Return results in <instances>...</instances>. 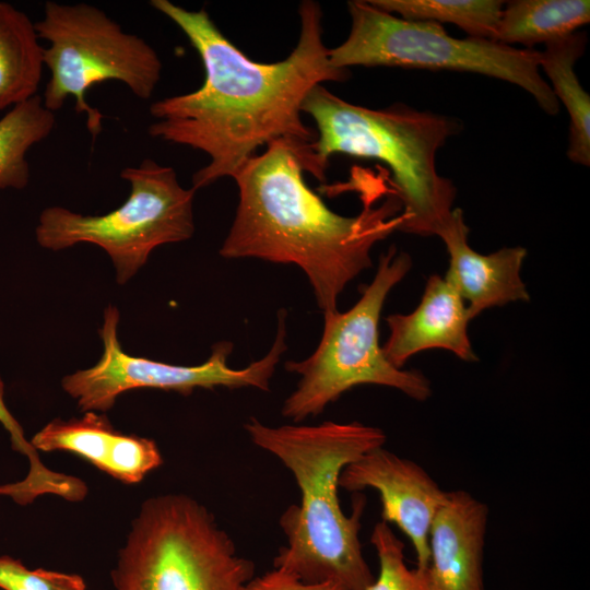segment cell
Here are the masks:
<instances>
[{"label":"cell","instance_id":"484cf974","mask_svg":"<svg viewBox=\"0 0 590 590\" xmlns=\"http://www.w3.org/2000/svg\"><path fill=\"white\" fill-rule=\"evenodd\" d=\"M70 590H86V587H83V588H74V589H70Z\"/></svg>","mask_w":590,"mask_h":590},{"label":"cell","instance_id":"44dd1931","mask_svg":"<svg viewBox=\"0 0 590 590\" xmlns=\"http://www.w3.org/2000/svg\"><path fill=\"white\" fill-rule=\"evenodd\" d=\"M370 542L379 560V574L363 590H436L427 569L410 568L405 563L404 544L389 523L377 522Z\"/></svg>","mask_w":590,"mask_h":590},{"label":"cell","instance_id":"52a82bcc","mask_svg":"<svg viewBox=\"0 0 590 590\" xmlns=\"http://www.w3.org/2000/svg\"><path fill=\"white\" fill-rule=\"evenodd\" d=\"M347 8L352 22L350 34L342 44L329 49V60L337 68L472 72L521 87L548 115L559 110L558 101L540 73L539 50L470 36L456 38L438 23L398 17L370 1H349Z\"/></svg>","mask_w":590,"mask_h":590},{"label":"cell","instance_id":"d4e9b609","mask_svg":"<svg viewBox=\"0 0 590 590\" xmlns=\"http://www.w3.org/2000/svg\"><path fill=\"white\" fill-rule=\"evenodd\" d=\"M245 590H344L332 581L305 582L296 576L274 568L261 576L253 577Z\"/></svg>","mask_w":590,"mask_h":590},{"label":"cell","instance_id":"5bb4252c","mask_svg":"<svg viewBox=\"0 0 590 590\" xmlns=\"http://www.w3.org/2000/svg\"><path fill=\"white\" fill-rule=\"evenodd\" d=\"M486 504L465 491L448 492L429 530V566L436 590H484Z\"/></svg>","mask_w":590,"mask_h":590},{"label":"cell","instance_id":"cb8c5ba5","mask_svg":"<svg viewBox=\"0 0 590 590\" xmlns=\"http://www.w3.org/2000/svg\"><path fill=\"white\" fill-rule=\"evenodd\" d=\"M0 423L10 435L12 448L27 457L30 470L24 484L33 489L51 486L57 480V472L47 469L40 461L37 451L25 438L22 426L8 410L4 402V384L0 377Z\"/></svg>","mask_w":590,"mask_h":590},{"label":"cell","instance_id":"d6986e66","mask_svg":"<svg viewBox=\"0 0 590 590\" xmlns=\"http://www.w3.org/2000/svg\"><path fill=\"white\" fill-rule=\"evenodd\" d=\"M375 7L411 21L455 24L470 37L495 40L504 1L369 0Z\"/></svg>","mask_w":590,"mask_h":590},{"label":"cell","instance_id":"8992f818","mask_svg":"<svg viewBox=\"0 0 590 590\" xmlns=\"http://www.w3.org/2000/svg\"><path fill=\"white\" fill-rule=\"evenodd\" d=\"M412 259L392 246L380 256L373 281L346 311L323 314V331L316 350L303 361H288L285 369L297 374L295 390L284 400V417L299 423L323 412L344 392L359 385L394 388L425 401L429 380L418 370L391 365L379 344L378 324L390 291L406 275Z\"/></svg>","mask_w":590,"mask_h":590},{"label":"cell","instance_id":"5b68a950","mask_svg":"<svg viewBox=\"0 0 590 590\" xmlns=\"http://www.w3.org/2000/svg\"><path fill=\"white\" fill-rule=\"evenodd\" d=\"M253 577L214 516L182 494L143 503L111 571L113 590H245Z\"/></svg>","mask_w":590,"mask_h":590},{"label":"cell","instance_id":"7a4b0ae2","mask_svg":"<svg viewBox=\"0 0 590 590\" xmlns=\"http://www.w3.org/2000/svg\"><path fill=\"white\" fill-rule=\"evenodd\" d=\"M304 172L318 176L310 144L276 140L250 157L232 177L239 201L220 255L297 266L326 314L371 266L373 247L399 231L402 206L386 172L358 187L361 212L343 216L307 186Z\"/></svg>","mask_w":590,"mask_h":590},{"label":"cell","instance_id":"ba28073f","mask_svg":"<svg viewBox=\"0 0 590 590\" xmlns=\"http://www.w3.org/2000/svg\"><path fill=\"white\" fill-rule=\"evenodd\" d=\"M35 28L49 43L44 48V64L50 71L44 106L55 113L74 97V109L86 114L93 140L102 131L104 116L87 103L92 86L115 80L137 97L149 99L161 80L163 64L156 50L95 5L47 1Z\"/></svg>","mask_w":590,"mask_h":590},{"label":"cell","instance_id":"7c38bea8","mask_svg":"<svg viewBox=\"0 0 590 590\" xmlns=\"http://www.w3.org/2000/svg\"><path fill=\"white\" fill-rule=\"evenodd\" d=\"M468 234L463 212L455 208L438 236L449 255L444 278L465 302L471 318L492 307L528 302L529 293L520 276L526 248L505 247L482 255L469 246Z\"/></svg>","mask_w":590,"mask_h":590},{"label":"cell","instance_id":"30bf717a","mask_svg":"<svg viewBox=\"0 0 590 590\" xmlns=\"http://www.w3.org/2000/svg\"><path fill=\"white\" fill-rule=\"evenodd\" d=\"M278 319L276 335L270 351L244 368L229 367L233 344L226 341L216 343L204 363L182 366L123 352L117 334L119 311L108 305L99 329L104 345L102 357L93 367L67 375L61 385L84 412L108 411L121 393L140 388L175 391L184 396L198 388L212 390L219 387L269 391L276 365L287 349L286 311L281 310Z\"/></svg>","mask_w":590,"mask_h":590},{"label":"cell","instance_id":"3957f363","mask_svg":"<svg viewBox=\"0 0 590 590\" xmlns=\"http://www.w3.org/2000/svg\"><path fill=\"white\" fill-rule=\"evenodd\" d=\"M244 428L253 445L292 472L300 491V503L280 517L287 544L279 550L273 567L305 582L332 581L344 590L369 586L375 577L359 542L365 498L355 496L353 512L346 516L339 500V477L347 464L382 447L386 434L359 422L269 426L255 417Z\"/></svg>","mask_w":590,"mask_h":590},{"label":"cell","instance_id":"4fadbf2b","mask_svg":"<svg viewBox=\"0 0 590 590\" xmlns=\"http://www.w3.org/2000/svg\"><path fill=\"white\" fill-rule=\"evenodd\" d=\"M472 320L468 306L455 287L442 276L427 280L422 299L410 314H393L386 318L389 337L382 346L388 362L402 368L418 352L442 349L462 361L475 362L468 335Z\"/></svg>","mask_w":590,"mask_h":590},{"label":"cell","instance_id":"277c9868","mask_svg":"<svg viewBox=\"0 0 590 590\" xmlns=\"http://www.w3.org/2000/svg\"><path fill=\"white\" fill-rule=\"evenodd\" d=\"M302 110L316 123L310 148L323 175L335 154L382 162L402 206L399 232L439 235L451 217L457 191L438 174L437 153L461 130L457 119L404 104L381 109L354 105L322 84L309 92Z\"/></svg>","mask_w":590,"mask_h":590},{"label":"cell","instance_id":"ac0fdd59","mask_svg":"<svg viewBox=\"0 0 590 590\" xmlns=\"http://www.w3.org/2000/svg\"><path fill=\"white\" fill-rule=\"evenodd\" d=\"M55 123V113L44 106L39 95L13 106L0 119V189L27 186L26 153L50 134Z\"/></svg>","mask_w":590,"mask_h":590},{"label":"cell","instance_id":"7402d4cb","mask_svg":"<svg viewBox=\"0 0 590 590\" xmlns=\"http://www.w3.org/2000/svg\"><path fill=\"white\" fill-rule=\"evenodd\" d=\"M163 463L153 439L118 432L106 459L104 472L126 483L134 484Z\"/></svg>","mask_w":590,"mask_h":590},{"label":"cell","instance_id":"ffe728a7","mask_svg":"<svg viewBox=\"0 0 590 590\" xmlns=\"http://www.w3.org/2000/svg\"><path fill=\"white\" fill-rule=\"evenodd\" d=\"M118 434L105 414L87 411L82 417L55 418L31 439L35 450H64L104 471L110 446Z\"/></svg>","mask_w":590,"mask_h":590},{"label":"cell","instance_id":"8fae6325","mask_svg":"<svg viewBox=\"0 0 590 590\" xmlns=\"http://www.w3.org/2000/svg\"><path fill=\"white\" fill-rule=\"evenodd\" d=\"M339 486L350 492L377 491L382 521L394 523L405 533L416 554V567L428 568L430 526L448 492L420 464L378 447L347 464Z\"/></svg>","mask_w":590,"mask_h":590},{"label":"cell","instance_id":"6da1fadb","mask_svg":"<svg viewBox=\"0 0 590 590\" xmlns=\"http://www.w3.org/2000/svg\"><path fill=\"white\" fill-rule=\"evenodd\" d=\"M151 5L174 22L198 52L202 85L190 93L151 104L152 138L189 146L209 156L192 176L196 191L234 174L258 148L276 140L311 144L316 138L303 121V104L323 82H343L349 70L334 67L323 43L321 7L299 4L297 45L282 61L251 60L215 25L204 10L191 11L168 0Z\"/></svg>","mask_w":590,"mask_h":590},{"label":"cell","instance_id":"e0dca14e","mask_svg":"<svg viewBox=\"0 0 590 590\" xmlns=\"http://www.w3.org/2000/svg\"><path fill=\"white\" fill-rule=\"evenodd\" d=\"M589 22V0H514L503 8L495 40L532 49L565 38Z\"/></svg>","mask_w":590,"mask_h":590},{"label":"cell","instance_id":"9a60e30c","mask_svg":"<svg viewBox=\"0 0 590 590\" xmlns=\"http://www.w3.org/2000/svg\"><path fill=\"white\" fill-rule=\"evenodd\" d=\"M587 35L576 32L548 43L540 51V68L551 80V88L569 115L568 158L590 165V96L581 86L575 64L583 55Z\"/></svg>","mask_w":590,"mask_h":590},{"label":"cell","instance_id":"2e32d148","mask_svg":"<svg viewBox=\"0 0 590 590\" xmlns=\"http://www.w3.org/2000/svg\"><path fill=\"white\" fill-rule=\"evenodd\" d=\"M35 23L0 1V110L37 95L44 64Z\"/></svg>","mask_w":590,"mask_h":590},{"label":"cell","instance_id":"603a6c76","mask_svg":"<svg viewBox=\"0 0 590 590\" xmlns=\"http://www.w3.org/2000/svg\"><path fill=\"white\" fill-rule=\"evenodd\" d=\"M86 587L74 574L37 568L28 569L20 559L0 556V589L2 590H70Z\"/></svg>","mask_w":590,"mask_h":590},{"label":"cell","instance_id":"9c48e42d","mask_svg":"<svg viewBox=\"0 0 590 590\" xmlns=\"http://www.w3.org/2000/svg\"><path fill=\"white\" fill-rule=\"evenodd\" d=\"M120 177L131 187L120 206L101 215L48 206L39 215L35 235L43 248L55 251L80 243L99 246L115 266L117 283L123 285L146 263L153 249L193 235L196 190L184 188L173 167L151 158L123 168Z\"/></svg>","mask_w":590,"mask_h":590}]
</instances>
